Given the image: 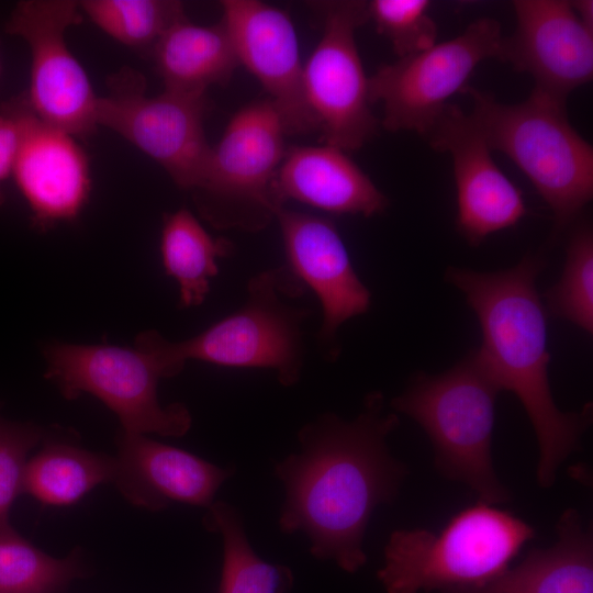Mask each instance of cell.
I'll return each mask as SVG.
<instances>
[{
  "label": "cell",
  "instance_id": "obj_23",
  "mask_svg": "<svg viewBox=\"0 0 593 593\" xmlns=\"http://www.w3.org/2000/svg\"><path fill=\"white\" fill-rule=\"evenodd\" d=\"M115 473V457L46 439L26 462L22 491L44 505L68 506L113 483Z\"/></svg>",
  "mask_w": 593,
  "mask_h": 593
},
{
  "label": "cell",
  "instance_id": "obj_16",
  "mask_svg": "<svg viewBox=\"0 0 593 593\" xmlns=\"http://www.w3.org/2000/svg\"><path fill=\"white\" fill-rule=\"evenodd\" d=\"M276 220L286 267L320 301L322 324L317 338L326 356L334 360L339 355L337 332L345 322L369 310L371 293L358 277L331 219L283 206Z\"/></svg>",
  "mask_w": 593,
  "mask_h": 593
},
{
  "label": "cell",
  "instance_id": "obj_21",
  "mask_svg": "<svg viewBox=\"0 0 593 593\" xmlns=\"http://www.w3.org/2000/svg\"><path fill=\"white\" fill-rule=\"evenodd\" d=\"M150 57L164 90L186 94H206L211 86L227 83L239 65L222 21L199 25L187 15L164 34Z\"/></svg>",
  "mask_w": 593,
  "mask_h": 593
},
{
  "label": "cell",
  "instance_id": "obj_12",
  "mask_svg": "<svg viewBox=\"0 0 593 593\" xmlns=\"http://www.w3.org/2000/svg\"><path fill=\"white\" fill-rule=\"evenodd\" d=\"M80 13L74 0H22L4 30L29 47L30 88L25 92L35 114L76 138H86L98 127V96L66 41L68 29L81 22Z\"/></svg>",
  "mask_w": 593,
  "mask_h": 593
},
{
  "label": "cell",
  "instance_id": "obj_13",
  "mask_svg": "<svg viewBox=\"0 0 593 593\" xmlns=\"http://www.w3.org/2000/svg\"><path fill=\"white\" fill-rule=\"evenodd\" d=\"M222 19L238 64L256 77L287 135L318 131L303 90V64L290 15L258 0H223Z\"/></svg>",
  "mask_w": 593,
  "mask_h": 593
},
{
  "label": "cell",
  "instance_id": "obj_17",
  "mask_svg": "<svg viewBox=\"0 0 593 593\" xmlns=\"http://www.w3.org/2000/svg\"><path fill=\"white\" fill-rule=\"evenodd\" d=\"M516 29L504 38L502 61L529 74L536 90L566 102L593 77V31L570 1L515 0Z\"/></svg>",
  "mask_w": 593,
  "mask_h": 593
},
{
  "label": "cell",
  "instance_id": "obj_1",
  "mask_svg": "<svg viewBox=\"0 0 593 593\" xmlns=\"http://www.w3.org/2000/svg\"><path fill=\"white\" fill-rule=\"evenodd\" d=\"M399 424L396 413L384 412L380 391L366 395L351 421L327 412L305 424L298 433L300 452L275 466L286 489L281 532H303L316 559L359 570L367 561L362 544L372 512L395 499L407 474L387 445Z\"/></svg>",
  "mask_w": 593,
  "mask_h": 593
},
{
  "label": "cell",
  "instance_id": "obj_10",
  "mask_svg": "<svg viewBox=\"0 0 593 593\" xmlns=\"http://www.w3.org/2000/svg\"><path fill=\"white\" fill-rule=\"evenodd\" d=\"M504 38L496 20L481 18L451 40L378 68L369 77V100L382 103V126L425 137L477 66L502 60Z\"/></svg>",
  "mask_w": 593,
  "mask_h": 593
},
{
  "label": "cell",
  "instance_id": "obj_31",
  "mask_svg": "<svg viewBox=\"0 0 593 593\" xmlns=\"http://www.w3.org/2000/svg\"><path fill=\"white\" fill-rule=\"evenodd\" d=\"M570 4L579 18V20L591 31H593V1L592 0H575L570 1Z\"/></svg>",
  "mask_w": 593,
  "mask_h": 593
},
{
  "label": "cell",
  "instance_id": "obj_2",
  "mask_svg": "<svg viewBox=\"0 0 593 593\" xmlns=\"http://www.w3.org/2000/svg\"><path fill=\"white\" fill-rule=\"evenodd\" d=\"M544 267L541 256L528 254L500 271L449 267L445 279L463 293L478 317L482 342L477 351L490 376L523 404L539 447L537 483L550 488L559 466L579 448L592 404L562 412L552 398L547 311L536 286Z\"/></svg>",
  "mask_w": 593,
  "mask_h": 593
},
{
  "label": "cell",
  "instance_id": "obj_28",
  "mask_svg": "<svg viewBox=\"0 0 593 593\" xmlns=\"http://www.w3.org/2000/svg\"><path fill=\"white\" fill-rule=\"evenodd\" d=\"M429 7L427 0H372L368 2V19L403 58L437 43V24Z\"/></svg>",
  "mask_w": 593,
  "mask_h": 593
},
{
  "label": "cell",
  "instance_id": "obj_26",
  "mask_svg": "<svg viewBox=\"0 0 593 593\" xmlns=\"http://www.w3.org/2000/svg\"><path fill=\"white\" fill-rule=\"evenodd\" d=\"M78 553L55 558L0 525V593H60L80 575Z\"/></svg>",
  "mask_w": 593,
  "mask_h": 593
},
{
  "label": "cell",
  "instance_id": "obj_27",
  "mask_svg": "<svg viewBox=\"0 0 593 593\" xmlns=\"http://www.w3.org/2000/svg\"><path fill=\"white\" fill-rule=\"evenodd\" d=\"M546 311L593 332V232L588 222L570 235L560 279L544 296Z\"/></svg>",
  "mask_w": 593,
  "mask_h": 593
},
{
  "label": "cell",
  "instance_id": "obj_8",
  "mask_svg": "<svg viewBox=\"0 0 593 593\" xmlns=\"http://www.w3.org/2000/svg\"><path fill=\"white\" fill-rule=\"evenodd\" d=\"M304 286L286 267L251 277L240 309L200 334L170 340L172 356L232 368L272 369L278 381L292 387L304 365L303 324L311 314L294 304Z\"/></svg>",
  "mask_w": 593,
  "mask_h": 593
},
{
  "label": "cell",
  "instance_id": "obj_11",
  "mask_svg": "<svg viewBox=\"0 0 593 593\" xmlns=\"http://www.w3.org/2000/svg\"><path fill=\"white\" fill-rule=\"evenodd\" d=\"M323 13V32L303 65V90L321 142L346 152L363 146L378 132L371 111L369 77L356 45V30L369 21L368 2H315Z\"/></svg>",
  "mask_w": 593,
  "mask_h": 593
},
{
  "label": "cell",
  "instance_id": "obj_19",
  "mask_svg": "<svg viewBox=\"0 0 593 593\" xmlns=\"http://www.w3.org/2000/svg\"><path fill=\"white\" fill-rule=\"evenodd\" d=\"M276 190L283 204L294 200L333 214L370 217L389 204L346 150L326 143L287 147Z\"/></svg>",
  "mask_w": 593,
  "mask_h": 593
},
{
  "label": "cell",
  "instance_id": "obj_30",
  "mask_svg": "<svg viewBox=\"0 0 593 593\" xmlns=\"http://www.w3.org/2000/svg\"><path fill=\"white\" fill-rule=\"evenodd\" d=\"M20 141V124L14 98L0 103V208L4 203L3 183L12 177Z\"/></svg>",
  "mask_w": 593,
  "mask_h": 593
},
{
  "label": "cell",
  "instance_id": "obj_4",
  "mask_svg": "<svg viewBox=\"0 0 593 593\" xmlns=\"http://www.w3.org/2000/svg\"><path fill=\"white\" fill-rule=\"evenodd\" d=\"M501 389L477 350L439 374H415L391 401L395 412L414 419L427 434L435 467L445 478L461 482L479 501H511L492 460L495 403Z\"/></svg>",
  "mask_w": 593,
  "mask_h": 593
},
{
  "label": "cell",
  "instance_id": "obj_25",
  "mask_svg": "<svg viewBox=\"0 0 593 593\" xmlns=\"http://www.w3.org/2000/svg\"><path fill=\"white\" fill-rule=\"evenodd\" d=\"M78 5L110 37L147 56L186 16L183 3L176 0H81Z\"/></svg>",
  "mask_w": 593,
  "mask_h": 593
},
{
  "label": "cell",
  "instance_id": "obj_7",
  "mask_svg": "<svg viewBox=\"0 0 593 593\" xmlns=\"http://www.w3.org/2000/svg\"><path fill=\"white\" fill-rule=\"evenodd\" d=\"M288 136L266 98L238 110L211 146L203 174L190 191L200 216L217 230L257 233L284 204L276 180Z\"/></svg>",
  "mask_w": 593,
  "mask_h": 593
},
{
  "label": "cell",
  "instance_id": "obj_15",
  "mask_svg": "<svg viewBox=\"0 0 593 593\" xmlns=\"http://www.w3.org/2000/svg\"><path fill=\"white\" fill-rule=\"evenodd\" d=\"M20 141L12 177L31 211V222L45 232L76 219L91 192L89 158L71 134L40 119L26 92L13 97Z\"/></svg>",
  "mask_w": 593,
  "mask_h": 593
},
{
  "label": "cell",
  "instance_id": "obj_18",
  "mask_svg": "<svg viewBox=\"0 0 593 593\" xmlns=\"http://www.w3.org/2000/svg\"><path fill=\"white\" fill-rule=\"evenodd\" d=\"M113 483L131 504L159 511L171 502L208 508L219 488L234 474L189 451L120 432Z\"/></svg>",
  "mask_w": 593,
  "mask_h": 593
},
{
  "label": "cell",
  "instance_id": "obj_20",
  "mask_svg": "<svg viewBox=\"0 0 593 593\" xmlns=\"http://www.w3.org/2000/svg\"><path fill=\"white\" fill-rule=\"evenodd\" d=\"M556 529L552 547L530 550L521 563L483 584L443 593H593L592 528L569 508Z\"/></svg>",
  "mask_w": 593,
  "mask_h": 593
},
{
  "label": "cell",
  "instance_id": "obj_3",
  "mask_svg": "<svg viewBox=\"0 0 593 593\" xmlns=\"http://www.w3.org/2000/svg\"><path fill=\"white\" fill-rule=\"evenodd\" d=\"M469 113L491 149L506 155L553 213L555 236L593 197V148L569 122L566 102L533 89L519 103L499 102L469 85Z\"/></svg>",
  "mask_w": 593,
  "mask_h": 593
},
{
  "label": "cell",
  "instance_id": "obj_24",
  "mask_svg": "<svg viewBox=\"0 0 593 593\" xmlns=\"http://www.w3.org/2000/svg\"><path fill=\"white\" fill-rule=\"evenodd\" d=\"M208 530L223 538V567L219 593H287L292 573L260 559L250 547L243 521L232 505L213 502L203 518Z\"/></svg>",
  "mask_w": 593,
  "mask_h": 593
},
{
  "label": "cell",
  "instance_id": "obj_14",
  "mask_svg": "<svg viewBox=\"0 0 593 593\" xmlns=\"http://www.w3.org/2000/svg\"><path fill=\"white\" fill-rule=\"evenodd\" d=\"M425 138L452 157L456 226L470 245H480L526 215L522 191L497 167L475 122L459 105L448 103Z\"/></svg>",
  "mask_w": 593,
  "mask_h": 593
},
{
  "label": "cell",
  "instance_id": "obj_5",
  "mask_svg": "<svg viewBox=\"0 0 593 593\" xmlns=\"http://www.w3.org/2000/svg\"><path fill=\"white\" fill-rule=\"evenodd\" d=\"M168 342L157 331L139 333L134 347L51 342L43 349L45 377L68 400L99 399L118 416L122 432L181 437L192 423L188 407L163 406L157 396L159 380L183 369Z\"/></svg>",
  "mask_w": 593,
  "mask_h": 593
},
{
  "label": "cell",
  "instance_id": "obj_6",
  "mask_svg": "<svg viewBox=\"0 0 593 593\" xmlns=\"http://www.w3.org/2000/svg\"><path fill=\"white\" fill-rule=\"evenodd\" d=\"M535 529L493 504L478 501L438 533L394 530L378 579L387 593H419L483 584L503 571Z\"/></svg>",
  "mask_w": 593,
  "mask_h": 593
},
{
  "label": "cell",
  "instance_id": "obj_9",
  "mask_svg": "<svg viewBox=\"0 0 593 593\" xmlns=\"http://www.w3.org/2000/svg\"><path fill=\"white\" fill-rule=\"evenodd\" d=\"M107 85L108 94L98 97L97 125L128 141L190 192L211 152L204 132L206 94L164 90L149 97L144 76L130 67L110 76Z\"/></svg>",
  "mask_w": 593,
  "mask_h": 593
},
{
  "label": "cell",
  "instance_id": "obj_29",
  "mask_svg": "<svg viewBox=\"0 0 593 593\" xmlns=\"http://www.w3.org/2000/svg\"><path fill=\"white\" fill-rule=\"evenodd\" d=\"M44 436L38 425L10 421L0 414V525L9 522L10 508L23 493L29 454Z\"/></svg>",
  "mask_w": 593,
  "mask_h": 593
},
{
  "label": "cell",
  "instance_id": "obj_22",
  "mask_svg": "<svg viewBox=\"0 0 593 593\" xmlns=\"http://www.w3.org/2000/svg\"><path fill=\"white\" fill-rule=\"evenodd\" d=\"M233 250L232 242L213 237L186 208L163 217L161 262L165 272L178 284L181 307L204 302L212 279L219 273V259L230 256Z\"/></svg>",
  "mask_w": 593,
  "mask_h": 593
}]
</instances>
